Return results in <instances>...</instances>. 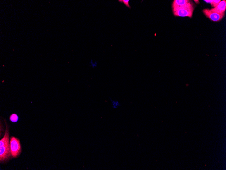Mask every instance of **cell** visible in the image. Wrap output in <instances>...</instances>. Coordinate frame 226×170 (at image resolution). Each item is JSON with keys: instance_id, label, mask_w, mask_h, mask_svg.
Masks as SVG:
<instances>
[{"instance_id": "6da1fadb", "label": "cell", "mask_w": 226, "mask_h": 170, "mask_svg": "<svg viewBox=\"0 0 226 170\" xmlns=\"http://www.w3.org/2000/svg\"><path fill=\"white\" fill-rule=\"evenodd\" d=\"M12 156L8 126L3 138L0 141V162L3 163L10 159Z\"/></svg>"}, {"instance_id": "7a4b0ae2", "label": "cell", "mask_w": 226, "mask_h": 170, "mask_svg": "<svg viewBox=\"0 0 226 170\" xmlns=\"http://www.w3.org/2000/svg\"><path fill=\"white\" fill-rule=\"evenodd\" d=\"M194 10V7L193 4L190 2L179 8L173 9V14L175 16L189 17L190 18L192 16Z\"/></svg>"}, {"instance_id": "3957f363", "label": "cell", "mask_w": 226, "mask_h": 170, "mask_svg": "<svg viewBox=\"0 0 226 170\" xmlns=\"http://www.w3.org/2000/svg\"><path fill=\"white\" fill-rule=\"evenodd\" d=\"M10 144L12 156L14 158H17L22 152V148L20 140L14 136H11L10 138Z\"/></svg>"}, {"instance_id": "277c9868", "label": "cell", "mask_w": 226, "mask_h": 170, "mask_svg": "<svg viewBox=\"0 0 226 170\" xmlns=\"http://www.w3.org/2000/svg\"><path fill=\"white\" fill-rule=\"evenodd\" d=\"M203 12L205 15L211 21H218L222 20L225 15V13H219L213 12L211 9H204Z\"/></svg>"}, {"instance_id": "5b68a950", "label": "cell", "mask_w": 226, "mask_h": 170, "mask_svg": "<svg viewBox=\"0 0 226 170\" xmlns=\"http://www.w3.org/2000/svg\"><path fill=\"white\" fill-rule=\"evenodd\" d=\"M226 8V1L223 0L221 1L217 6L215 8L211 9V10L213 12L219 13H225Z\"/></svg>"}, {"instance_id": "8992f818", "label": "cell", "mask_w": 226, "mask_h": 170, "mask_svg": "<svg viewBox=\"0 0 226 170\" xmlns=\"http://www.w3.org/2000/svg\"><path fill=\"white\" fill-rule=\"evenodd\" d=\"M188 0H175L172 4V8H179L189 3Z\"/></svg>"}, {"instance_id": "52a82bcc", "label": "cell", "mask_w": 226, "mask_h": 170, "mask_svg": "<svg viewBox=\"0 0 226 170\" xmlns=\"http://www.w3.org/2000/svg\"><path fill=\"white\" fill-rule=\"evenodd\" d=\"M111 106L114 109H117L121 106V103L117 100H114L110 98Z\"/></svg>"}, {"instance_id": "ba28073f", "label": "cell", "mask_w": 226, "mask_h": 170, "mask_svg": "<svg viewBox=\"0 0 226 170\" xmlns=\"http://www.w3.org/2000/svg\"><path fill=\"white\" fill-rule=\"evenodd\" d=\"M9 119L11 122L15 123L18 121L19 117L16 114H13L11 115Z\"/></svg>"}, {"instance_id": "9c48e42d", "label": "cell", "mask_w": 226, "mask_h": 170, "mask_svg": "<svg viewBox=\"0 0 226 170\" xmlns=\"http://www.w3.org/2000/svg\"><path fill=\"white\" fill-rule=\"evenodd\" d=\"M221 1V0H214L211 2V4L212 7L215 8L217 6Z\"/></svg>"}, {"instance_id": "30bf717a", "label": "cell", "mask_w": 226, "mask_h": 170, "mask_svg": "<svg viewBox=\"0 0 226 170\" xmlns=\"http://www.w3.org/2000/svg\"><path fill=\"white\" fill-rule=\"evenodd\" d=\"M119 2H122V3L124 4L126 6L128 7V8H130V6L129 5V0H119Z\"/></svg>"}]
</instances>
